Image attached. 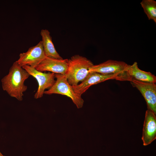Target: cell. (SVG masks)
<instances>
[{
  "mask_svg": "<svg viewBox=\"0 0 156 156\" xmlns=\"http://www.w3.org/2000/svg\"><path fill=\"white\" fill-rule=\"evenodd\" d=\"M30 75L16 61L10 67L8 74L1 79L3 90L11 97L19 101L23 99V93L27 89L25 81Z\"/></svg>",
  "mask_w": 156,
  "mask_h": 156,
  "instance_id": "cell-1",
  "label": "cell"
},
{
  "mask_svg": "<svg viewBox=\"0 0 156 156\" xmlns=\"http://www.w3.org/2000/svg\"><path fill=\"white\" fill-rule=\"evenodd\" d=\"M93 63L86 57L76 55L68 59V66L65 75L68 83L72 86L82 82L89 73V69L93 65Z\"/></svg>",
  "mask_w": 156,
  "mask_h": 156,
  "instance_id": "cell-2",
  "label": "cell"
},
{
  "mask_svg": "<svg viewBox=\"0 0 156 156\" xmlns=\"http://www.w3.org/2000/svg\"><path fill=\"white\" fill-rule=\"evenodd\" d=\"M56 79L54 85L44 94H58L66 96L70 98L78 109L83 106L84 100L81 96L77 94L74 91L72 86L68 82L65 75L55 74Z\"/></svg>",
  "mask_w": 156,
  "mask_h": 156,
  "instance_id": "cell-3",
  "label": "cell"
},
{
  "mask_svg": "<svg viewBox=\"0 0 156 156\" xmlns=\"http://www.w3.org/2000/svg\"><path fill=\"white\" fill-rule=\"evenodd\" d=\"M111 79L129 81L130 78L128 76L118 74L105 75L96 72H91L89 73L81 83L75 86H72L75 93L81 96L91 86Z\"/></svg>",
  "mask_w": 156,
  "mask_h": 156,
  "instance_id": "cell-4",
  "label": "cell"
},
{
  "mask_svg": "<svg viewBox=\"0 0 156 156\" xmlns=\"http://www.w3.org/2000/svg\"><path fill=\"white\" fill-rule=\"evenodd\" d=\"M30 75L34 78L38 83V87L34 95L35 99L42 97L46 89H49L54 84L55 73H44L37 70L35 68L28 65L22 66Z\"/></svg>",
  "mask_w": 156,
  "mask_h": 156,
  "instance_id": "cell-5",
  "label": "cell"
},
{
  "mask_svg": "<svg viewBox=\"0 0 156 156\" xmlns=\"http://www.w3.org/2000/svg\"><path fill=\"white\" fill-rule=\"evenodd\" d=\"M129 66L123 61L109 60L98 64L93 65L89 69V72L105 75L118 74L130 77L127 73Z\"/></svg>",
  "mask_w": 156,
  "mask_h": 156,
  "instance_id": "cell-6",
  "label": "cell"
},
{
  "mask_svg": "<svg viewBox=\"0 0 156 156\" xmlns=\"http://www.w3.org/2000/svg\"><path fill=\"white\" fill-rule=\"evenodd\" d=\"M46 57L40 41L36 45L30 47L27 52L21 53L16 62L21 67L27 65L35 68Z\"/></svg>",
  "mask_w": 156,
  "mask_h": 156,
  "instance_id": "cell-7",
  "label": "cell"
},
{
  "mask_svg": "<svg viewBox=\"0 0 156 156\" xmlns=\"http://www.w3.org/2000/svg\"><path fill=\"white\" fill-rule=\"evenodd\" d=\"M132 86L141 92L145 99L148 108L156 114V85L155 83L140 81L131 78Z\"/></svg>",
  "mask_w": 156,
  "mask_h": 156,
  "instance_id": "cell-8",
  "label": "cell"
},
{
  "mask_svg": "<svg viewBox=\"0 0 156 156\" xmlns=\"http://www.w3.org/2000/svg\"><path fill=\"white\" fill-rule=\"evenodd\" d=\"M68 66V59H56L46 57L35 68L42 72L48 71L65 75Z\"/></svg>",
  "mask_w": 156,
  "mask_h": 156,
  "instance_id": "cell-9",
  "label": "cell"
},
{
  "mask_svg": "<svg viewBox=\"0 0 156 156\" xmlns=\"http://www.w3.org/2000/svg\"><path fill=\"white\" fill-rule=\"evenodd\" d=\"M156 139V114L148 108L146 112L142 138L143 145H148Z\"/></svg>",
  "mask_w": 156,
  "mask_h": 156,
  "instance_id": "cell-10",
  "label": "cell"
},
{
  "mask_svg": "<svg viewBox=\"0 0 156 156\" xmlns=\"http://www.w3.org/2000/svg\"><path fill=\"white\" fill-rule=\"evenodd\" d=\"M127 73L131 79L133 78L143 82L156 83V76L150 72L140 69L136 62H135L132 65H129Z\"/></svg>",
  "mask_w": 156,
  "mask_h": 156,
  "instance_id": "cell-11",
  "label": "cell"
},
{
  "mask_svg": "<svg viewBox=\"0 0 156 156\" xmlns=\"http://www.w3.org/2000/svg\"><path fill=\"white\" fill-rule=\"evenodd\" d=\"M42 42L44 50L47 57L56 59L63 58L57 52L53 42L52 38L49 31L47 29H42L40 31Z\"/></svg>",
  "mask_w": 156,
  "mask_h": 156,
  "instance_id": "cell-12",
  "label": "cell"
},
{
  "mask_svg": "<svg viewBox=\"0 0 156 156\" xmlns=\"http://www.w3.org/2000/svg\"><path fill=\"white\" fill-rule=\"evenodd\" d=\"M148 19L156 23V1L154 0H143L140 3Z\"/></svg>",
  "mask_w": 156,
  "mask_h": 156,
  "instance_id": "cell-13",
  "label": "cell"
},
{
  "mask_svg": "<svg viewBox=\"0 0 156 156\" xmlns=\"http://www.w3.org/2000/svg\"><path fill=\"white\" fill-rule=\"evenodd\" d=\"M0 156H5L3 155L0 152Z\"/></svg>",
  "mask_w": 156,
  "mask_h": 156,
  "instance_id": "cell-14",
  "label": "cell"
}]
</instances>
